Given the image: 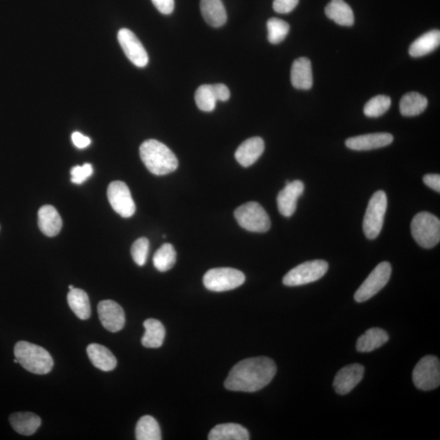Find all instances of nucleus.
Listing matches in <instances>:
<instances>
[{"instance_id": "1", "label": "nucleus", "mask_w": 440, "mask_h": 440, "mask_svg": "<svg viewBox=\"0 0 440 440\" xmlns=\"http://www.w3.org/2000/svg\"><path fill=\"white\" fill-rule=\"evenodd\" d=\"M276 373V363L264 356L246 359L231 369L225 380L226 389L255 393L268 385Z\"/></svg>"}, {"instance_id": "2", "label": "nucleus", "mask_w": 440, "mask_h": 440, "mask_svg": "<svg viewBox=\"0 0 440 440\" xmlns=\"http://www.w3.org/2000/svg\"><path fill=\"white\" fill-rule=\"evenodd\" d=\"M140 155L147 169L155 176L167 175L179 165L175 154L159 140H145L140 147Z\"/></svg>"}, {"instance_id": "3", "label": "nucleus", "mask_w": 440, "mask_h": 440, "mask_svg": "<svg viewBox=\"0 0 440 440\" xmlns=\"http://www.w3.org/2000/svg\"><path fill=\"white\" fill-rule=\"evenodd\" d=\"M14 355L18 363L32 373L47 374L52 371L54 365L52 358L47 350L29 342H18L14 347Z\"/></svg>"}, {"instance_id": "4", "label": "nucleus", "mask_w": 440, "mask_h": 440, "mask_svg": "<svg viewBox=\"0 0 440 440\" xmlns=\"http://www.w3.org/2000/svg\"><path fill=\"white\" fill-rule=\"evenodd\" d=\"M412 236L423 248L431 249L440 241V221L429 212H420L411 222Z\"/></svg>"}, {"instance_id": "5", "label": "nucleus", "mask_w": 440, "mask_h": 440, "mask_svg": "<svg viewBox=\"0 0 440 440\" xmlns=\"http://www.w3.org/2000/svg\"><path fill=\"white\" fill-rule=\"evenodd\" d=\"M235 218L244 230L254 232H266L270 230L271 220L263 206L249 202L239 206L235 212Z\"/></svg>"}, {"instance_id": "6", "label": "nucleus", "mask_w": 440, "mask_h": 440, "mask_svg": "<svg viewBox=\"0 0 440 440\" xmlns=\"http://www.w3.org/2000/svg\"><path fill=\"white\" fill-rule=\"evenodd\" d=\"M387 208V195L380 190L375 193L369 201L363 222V232L371 240L377 238L381 232Z\"/></svg>"}, {"instance_id": "7", "label": "nucleus", "mask_w": 440, "mask_h": 440, "mask_svg": "<svg viewBox=\"0 0 440 440\" xmlns=\"http://www.w3.org/2000/svg\"><path fill=\"white\" fill-rule=\"evenodd\" d=\"M329 264L325 260H312L298 265L288 273L283 278L286 286H300L312 283L327 273Z\"/></svg>"}, {"instance_id": "8", "label": "nucleus", "mask_w": 440, "mask_h": 440, "mask_svg": "<svg viewBox=\"0 0 440 440\" xmlns=\"http://www.w3.org/2000/svg\"><path fill=\"white\" fill-rule=\"evenodd\" d=\"M246 276L235 269L218 268L210 269L204 275L203 283L206 289L214 292L235 290L241 286Z\"/></svg>"}, {"instance_id": "9", "label": "nucleus", "mask_w": 440, "mask_h": 440, "mask_svg": "<svg viewBox=\"0 0 440 440\" xmlns=\"http://www.w3.org/2000/svg\"><path fill=\"white\" fill-rule=\"evenodd\" d=\"M412 381L417 389L431 390L439 387L440 363L436 356H427L421 359L412 372Z\"/></svg>"}, {"instance_id": "10", "label": "nucleus", "mask_w": 440, "mask_h": 440, "mask_svg": "<svg viewBox=\"0 0 440 440\" xmlns=\"http://www.w3.org/2000/svg\"><path fill=\"white\" fill-rule=\"evenodd\" d=\"M391 271L393 269L390 263L379 264L356 290L354 295L355 300L357 303H363L376 295L388 283Z\"/></svg>"}, {"instance_id": "11", "label": "nucleus", "mask_w": 440, "mask_h": 440, "mask_svg": "<svg viewBox=\"0 0 440 440\" xmlns=\"http://www.w3.org/2000/svg\"><path fill=\"white\" fill-rule=\"evenodd\" d=\"M107 197L112 208L123 218H130L135 212V204L127 184L113 181L107 189Z\"/></svg>"}, {"instance_id": "12", "label": "nucleus", "mask_w": 440, "mask_h": 440, "mask_svg": "<svg viewBox=\"0 0 440 440\" xmlns=\"http://www.w3.org/2000/svg\"><path fill=\"white\" fill-rule=\"evenodd\" d=\"M230 98V91L222 84L200 86L195 94L196 104L204 112L213 111L217 101L225 102Z\"/></svg>"}, {"instance_id": "13", "label": "nucleus", "mask_w": 440, "mask_h": 440, "mask_svg": "<svg viewBox=\"0 0 440 440\" xmlns=\"http://www.w3.org/2000/svg\"><path fill=\"white\" fill-rule=\"evenodd\" d=\"M118 40L127 57L135 67L144 68L148 64V53L132 31L121 29L118 33Z\"/></svg>"}, {"instance_id": "14", "label": "nucleus", "mask_w": 440, "mask_h": 440, "mask_svg": "<svg viewBox=\"0 0 440 440\" xmlns=\"http://www.w3.org/2000/svg\"><path fill=\"white\" fill-rule=\"evenodd\" d=\"M98 315L101 323L112 333H117L124 327L125 313L123 308L113 300H104L98 304Z\"/></svg>"}, {"instance_id": "15", "label": "nucleus", "mask_w": 440, "mask_h": 440, "mask_svg": "<svg viewBox=\"0 0 440 440\" xmlns=\"http://www.w3.org/2000/svg\"><path fill=\"white\" fill-rule=\"evenodd\" d=\"M365 368L360 363L346 366L336 374L334 388L337 393L344 395L351 393L361 383Z\"/></svg>"}, {"instance_id": "16", "label": "nucleus", "mask_w": 440, "mask_h": 440, "mask_svg": "<svg viewBox=\"0 0 440 440\" xmlns=\"http://www.w3.org/2000/svg\"><path fill=\"white\" fill-rule=\"evenodd\" d=\"M303 192L304 184L302 181H287L286 187L277 196V205H278L280 213L285 217H290L295 214L298 200Z\"/></svg>"}, {"instance_id": "17", "label": "nucleus", "mask_w": 440, "mask_h": 440, "mask_svg": "<svg viewBox=\"0 0 440 440\" xmlns=\"http://www.w3.org/2000/svg\"><path fill=\"white\" fill-rule=\"evenodd\" d=\"M393 135L390 133H373L347 139L345 144L352 150L367 151L388 146L393 142Z\"/></svg>"}, {"instance_id": "18", "label": "nucleus", "mask_w": 440, "mask_h": 440, "mask_svg": "<svg viewBox=\"0 0 440 440\" xmlns=\"http://www.w3.org/2000/svg\"><path fill=\"white\" fill-rule=\"evenodd\" d=\"M265 148L264 141L260 137H252L238 147L235 153L236 160L244 167H249L256 162L263 154Z\"/></svg>"}, {"instance_id": "19", "label": "nucleus", "mask_w": 440, "mask_h": 440, "mask_svg": "<svg viewBox=\"0 0 440 440\" xmlns=\"http://www.w3.org/2000/svg\"><path fill=\"white\" fill-rule=\"evenodd\" d=\"M291 84L293 88L309 90L313 84L311 61L307 57H300L293 62L291 67Z\"/></svg>"}, {"instance_id": "20", "label": "nucleus", "mask_w": 440, "mask_h": 440, "mask_svg": "<svg viewBox=\"0 0 440 440\" xmlns=\"http://www.w3.org/2000/svg\"><path fill=\"white\" fill-rule=\"evenodd\" d=\"M38 224L43 235L55 237L62 230V220L55 208L46 205L42 206L38 213Z\"/></svg>"}, {"instance_id": "21", "label": "nucleus", "mask_w": 440, "mask_h": 440, "mask_svg": "<svg viewBox=\"0 0 440 440\" xmlns=\"http://www.w3.org/2000/svg\"><path fill=\"white\" fill-rule=\"evenodd\" d=\"M201 12L205 23L215 28L224 26L227 13L221 0H201Z\"/></svg>"}, {"instance_id": "22", "label": "nucleus", "mask_w": 440, "mask_h": 440, "mask_svg": "<svg viewBox=\"0 0 440 440\" xmlns=\"http://www.w3.org/2000/svg\"><path fill=\"white\" fill-rule=\"evenodd\" d=\"M9 422L15 431L26 436L34 434L42 423L39 416L30 412H15L10 416Z\"/></svg>"}, {"instance_id": "23", "label": "nucleus", "mask_w": 440, "mask_h": 440, "mask_svg": "<svg viewBox=\"0 0 440 440\" xmlns=\"http://www.w3.org/2000/svg\"><path fill=\"white\" fill-rule=\"evenodd\" d=\"M86 353L92 365L104 372L113 371L117 366V360L113 353L107 347L92 344L86 349Z\"/></svg>"}, {"instance_id": "24", "label": "nucleus", "mask_w": 440, "mask_h": 440, "mask_svg": "<svg viewBox=\"0 0 440 440\" xmlns=\"http://www.w3.org/2000/svg\"><path fill=\"white\" fill-rule=\"evenodd\" d=\"M326 16L335 23L342 26H351L354 24V13L344 0H331L325 7Z\"/></svg>"}, {"instance_id": "25", "label": "nucleus", "mask_w": 440, "mask_h": 440, "mask_svg": "<svg viewBox=\"0 0 440 440\" xmlns=\"http://www.w3.org/2000/svg\"><path fill=\"white\" fill-rule=\"evenodd\" d=\"M440 45V31L434 30L422 35L410 47V55L412 57H421L432 52Z\"/></svg>"}, {"instance_id": "26", "label": "nucleus", "mask_w": 440, "mask_h": 440, "mask_svg": "<svg viewBox=\"0 0 440 440\" xmlns=\"http://www.w3.org/2000/svg\"><path fill=\"white\" fill-rule=\"evenodd\" d=\"M389 340V335L380 328H371L358 339L356 350L359 352H371L379 349Z\"/></svg>"}, {"instance_id": "27", "label": "nucleus", "mask_w": 440, "mask_h": 440, "mask_svg": "<svg viewBox=\"0 0 440 440\" xmlns=\"http://www.w3.org/2000/svg\"><path fill=\"white\" fill-rule=\"evenodd\" d=\"M210 440H249V434L246 428L239 424H220L210 431Z\"/></svg>"}, {"instance_id": "28", "label": "nucleus", "mask_w": 440, "mask_h": 440, "mask_svg": "<svg viewBox=\"0 0 440 440\" xmlns=\"http://www.w3.org/2000/svg\"><path fill=\"white\" fill-rule=\"evenodd\" d=\"M145 333L141 342L148 349L160 347L165 339L166 329L164 326L156 319H148L144 322Z\"/></svg>"}, {"instance_id": "29", "label": "nucleus", "mask_w": 440, "mask_h": 440, "mask_svg": "<svg viewBox=\"0 0 440 440\" xmlns=\"http://www.w3.org/2000/svg\"><path fill=\"white\" fill-rule=\"evenodd\" d=\"M428 106L427 98L417 92H409L401 98L400 111L405 117L419 115Z\"/></svg>"}, {"instance_id": "30", "label": "nucleus", "mask_w": 440, "mask_h": 440, "mask_svg": "<svg viewBox=\"0 0 440 440\" xmlns=\"http://www.w3.org/2000/svg\"><path fill=\"white\" fill-rule=\"evenodd\" d=\"M68 304L74 313L81 320H88L91 316V306L88 293L74 288L67 295Z\"/></svg>"}, {"instance_id": "31", "label": "nucleus", "mask_w": 440, "mask_h": 440, "mask_svg": "<svg viewBox=\"0 0 440 440\" xmlns=\"http://www.w3.org/2000/svg\"><path fill=\"white\" fill-rule=\"evenodd\" d=\"M135 439L137 440H161V429L159 423L151 416L140 418L135 427Z\"/></svg>"}, {"instance_id": "32", "label": "nucleus", "mask_w": 440, "mask_h": 440, "mask_svg": "<svg viewBox=\"0 0 440 440\" xmlns=\"http://www.w3.org/2000/svg\"><path fill=\"white\" fill-rule=\"evenodd\" d=\"M153 261L154 267L162 273L171 269L176 262L175 248L170 243L163 244L154 254Z\"/></svg>"}, {"instance_id": "33", "label": "nucleus", "mask_w": 440, "mask_h": 440, "mask_svg": "<svg viewBox=\"0 0 440 440\" xmlns=\"http://www.w3.org/2000/svg\"><path fill=\"white\" fill-rule=\"evenodd\" d=\"M268 40L273 45H278L283 41L290 31V26L286 21L279 18H271L268 21Z\"/></svg>"}, {"instance_id": "34", "label": "nucleus", "mask_w": 440, "mask_h": 440, "mask_svg": "<svg viewBox=\"0 0 440 440\" xmlns=\"http://www.w3.org/2000/svg\"><path fill=\"white\" fill-rule=\"evenodd\" d=\"M391 105L390 98L388 96L378 95L367 102L363 108V113L368 118H378L387 112Z\"/></svg>"}, {"instance_id": "35", "label": "nucleus", "mask_w": 440, "mask_h": 440, "mask_svg": "<svg viewBox=\"0 0 440 440\" xmlns=\"http://www.w3.org/2000/svg\"><path fill=\"white\" fill-rule=\"evenodd\" d=\"M150 242L146 237H140L135 241L132 247V256L135 263L144 266L148 258Z\"/></svg>"}, {"instance_id": "36", "label": "nucleus", "mask_w": 440, "mask_h": 440, "mask_svg": "<svg viewBox=\"0 0 440 440\" xmlns=\"http://www.w3.org/2000/svg\"><path fill=\"white\" fill-rule=\"evenodd\" d=\"M94 174V167L90 163H85L83 166L74 167L70 171L72 182L75 184H81Z\"/></svg>"}, {"instance_id": "37", "label": "nucleus", "mask_w": 440, "mask_h": 440, "mask_svg": "<svg viewBox=\"0 0 440 440\" xmlns=\"http://www.w3.org/2000/svg\"><path fill=\"white\" fill-rule=\"evenodd\" d=\"M300 0H274L273 9L275 12L286 14L295 9Z\"/></svg>"}, {"instance_id": "38", "label": "nucleus", "mask_w": 440, "mask_h": 440, "mask_svg": "<svg viewBox=\"0 0 440 440\" xmlns=\"http://www.w3.org/2000/svg\"><path fill=\"white\" fill-rule=\"evenodd\" d=\"M154 6L159 12L164 15L171 14L175 8L174 0H152Z\"/></svg>"}, {"instance_id": "39", "label": "nucleus", "mask_w": 440, "mask_h": 440, "mask_svg": "<svg viewBox=\"0 0 440 440\" xmlns=\"http://www.w3.org/2000/svg\"><path fill=\"white\" fill-rule=\"evenodd\" d=\"M423 182L434 191L440 193V176L436 174H428L423 177Z\"/></svg>"}, {"instance_id": "40", "label": "nucleus", "mask_w": 440, "mask_h": 440, "mask_svg": "<svg viewBox=\"0 0 440 440\" xmlns=\"http://www.w3.org/2000/svg\"><path fill=\"white\" fill-rule=\"evenodd\" d=\"M72 138L74 145L79 149H85L91 144L89 137H85V135L78 132H74Z\"/></svg>"}, {"instance_id": "41", "label": "nucleus", "mask_w": 440, "mask_h": 440, "mask_svg": "<svg viewBox=\"0 0 440 440\" xmlns=\"http://www.w3.org/2000/svg\"><path fill=\"white\" fill-rule=\"evenodd\" d=\"M74 287L72 285H70V286H69V290H73V289H74Z\"/></svg>"}, {"instance_id": "42", "label": "nucleus", "mask_w": 440, "mask_h": 440, "mask_svg": "<svg viewBox=\"0 0 440 440\" xmlns=\"http://www.w3.org/2000/svg\"><path fill=\"white\" fill-rule=\"evenodd\" d=\"M14 363H18V361L16 360V359H15V360L13 361Z\"/></svg>"}]
</instances>
